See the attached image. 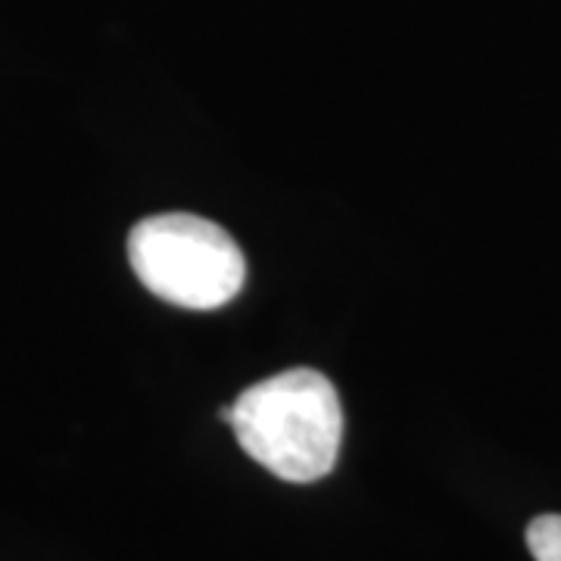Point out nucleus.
<instances>
[{
  "label": "nucleus",
  "mask_w": 561,
  "mask_h": 561,
  "mask_svg": "<svg viewBox=\"0 0 561 561\" xmlns=\"http://www.w3.org/2000/svg\"><path fill=\"white\" fill-rule=\"evenodd\" d=\"M219 415L231 424L243 453L280 481H321L341 456V397L312 368H290L247 387Z\"/></svg>",
  "instance_id": "f257e3e1"
},
{
  "label": "nucleus",
  "mask_w": 561,
  "mask_h": 561,
  "mask_svg": "<svg viewBox=\"0 0 561 561\" xmlns=\"http://www.w3.org/2000/svg\"><path fill=\"white\" fill-rule=\"evenodd\" d=\"M527 549L537 561H561V515H540L527 527Z\"/></svg>",
  "instance_id": "7ed1b4c3"
},
{
  "label": "nucleus",
  "mask_w": 561,
  "mask_h": 561,
  "mask_svg": "<svg viewBox=\"0 0 561 561\" xmlns=\"http://www.w3.org/2000/svg\"><path fill=\"white\" fill-rule=\"evenodd\" d=\"M128 262L153 297L197 312L231 302L247 284L238 241L221 225L191 213L138 221L128 234Z\"/></svg>",
  "instance_id": "f03ea898"
}]
</instances>
